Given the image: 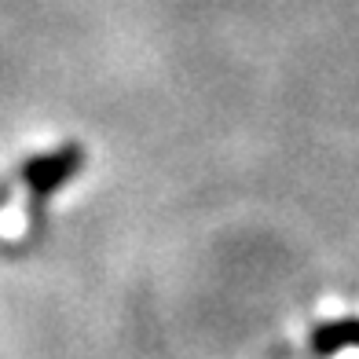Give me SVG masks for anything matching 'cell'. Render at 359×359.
<instances>
[{
	"mask_svg": "<svg viewBox=\"0 0 359 359\" xmlns=\"http://www.w3.org/2000/svg\"><path fill=\"white\" fill-rule=\"evenodd\" d=\"M81 165H85V151H81L77 143H67V147H59V151H52V154L29 158L22 165V184L29 187L34 202L41 205L44 198H52L67 180H74L81 172Z\"/></svg>",
	"mask_w": 359,
	"mask_h": 359,
	"instance_id": "cell-1",
	"label": "cell"
},
{
	"mask_svg": "<svg viewBox=\"0 0 359 359\" xmlns=\"http://www.w3.org/2000/svg\"><path fill=\"white\" fill-rule=\"evenodd\" d=\"M345 348H359V319H330V323H319L312 330V352L316 355H337Z\"/></svg>",
	"mask_w": 359,
	"mask_h": 359,
	"instance_id": "cell-2",
	"label": "cell"
}]
</instances>
